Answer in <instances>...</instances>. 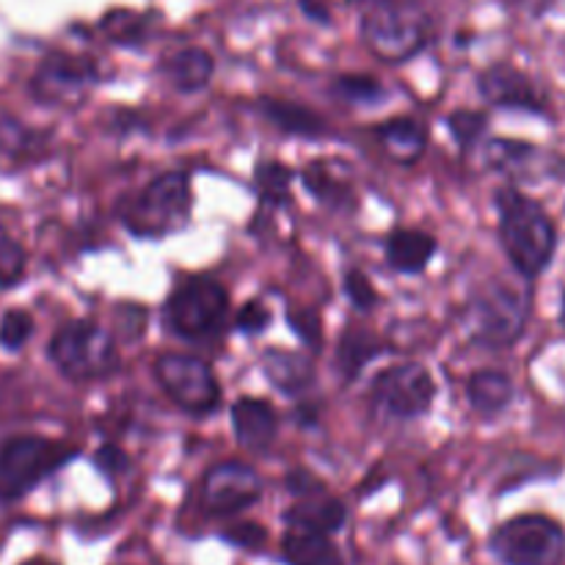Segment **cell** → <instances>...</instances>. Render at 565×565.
Returning a JSON list of instances; mask_svg holds the SVG:
<instances>
[{
    "label": "cell",
    "mask_w": 565,
    "mask_h": 565,
    "mask_svg": "<svg viewBox=\"0 0 565 565\" xmlns=\"http://www.w3.org/2000/svg\"><path fill=\"white\" fill-rule=\"evenodd\" d=\"M259 497H263V478L248 463H215L202 480V505L213 516H235L252 508Z\"/></svg>",
    "instance_id": "cell-11"
},
{
    "label": "cell",
    "mask_w": 565,
    "mask_h": 565,
    "mask_svg": "<svg viewBox=\"0 0 565 565\" xmlns=\"http://www.w3.org/2000/svg\"><path fill=\"white\" fill-rule=\"evenodd\" d=\"M281 555L287 565H345L340 550L329 541V535L309 533V530L290 527L281 544Z\"/></svg>",
    "instance_id": "cell-22"
},
{
    "label": "cell",
    "mask_w": 565,
    "mask_h": 565,
    "mask_svg": "<svg viewBox=\"0 0 565 565\" xmlns=\"http://www.w3.org/2000/svg\"><path fill=\"white\" fill-rule=\"evenodd\" d=\"M154 379L166 395L188 414H210L221 403V384L207 362L188 353H163L154 359Z\"/></svg>",
    "instance_id": "cell-9"
},
{
    "label": "cell",
    "mask_w": 565,
    "mask_h": 565,
    "mask_svg": "<svg viewBox=\"0 0 565 565\" xmlns=\"http://www.w3.org/2000/svg\"><path fill=\"white\" fill-rule=\"evenodd\" d=\"M375 136L384 143L386 152L397 160V163H414L423 158L425 147H428V132L419 121L401 116V119H390L384 125L375 127Z\"/></svg>",
    "instance_id": "cell-20"
},
{
    "label": "cell",
    "mask_w": 565,
    "mask_h": 565,
    "mask_svg": "<svg viewBox=\"0 0 565 565\" xmlns=\"http://www.w3.org/2000/svg\"><path fill=\"white\" fill-rule=\"evenodd\" d=\"M232 430L246 450H268L279 430V417L268 401L243 397L232 406Z\"/></svg>",
    "instance_id": "cell-14"
},
{
    "label": "cell",
    "mask_w": 565,
    "mask_h": 565,
    "mask_svg": "<svg viewBox=\"0 0 565 565\" xmlns=\"http://www.w3.org/2000/svg\"><path fill=\"white\" fill-rule=\"evenodd\" d=\"M345 505L340 500H331V497H307V500H298L290 511L285 513V522L290 527L309 530V533L329 535L345 524Z\"/></svg>",
    "instance_id": "cell-19"
},
{
    "label": "cell",
    "mask_w": 565,
    "mask_h": 565,
    "mask_svg": "<svg viewBox=\"0 0 565 565\" xmlns=\"http://www.w3.org/2000/svg\"><path fill=\"white\" fill-rule=\"evenodd\" d=\"M50 359L70 379H103L119 367L114 337L94 320H72L50 342Z\"/></svg>",
    "instance_id": "cell-6"
},
{
    "label": "cell",
    "mask_w": 565,
    "mask_h": 565,
    "mask_svg": "<svg viewBox=\"0 0 565 565\" xmlns=\"http://www.w3.org/2000/svg\"><path fill=\"white\" fill-rule=\"evenodd\" d=\"M292 171L279 160H265L257 166V188L259 196L270 204H285L287 191H290Z\"/></svg>",
    "instance_id": "cell-24"
},
{
    "label": "cell",
    "mask_w": 565,
    "mask_h": 565,
    "mask_svg": "<svg viewBox=\"0 0 565 565\" xmlns=\"http://www.w3.org/2000/svg\"><path fill=\"white\" fill-rule=\"evenodd\" d=\"M287 323H290V329L296 331V334L301 337V340L307 342L312 351H318V348L323 345V334H320V318L312 312V309H303V312H290L287 315Z\"/></svg>",
    "instance_id": "cell-32"
},
{
    "label": "cell",
    "mask_w": 565,
    "mask_h": 565,
    "mask_svg": "<svg viewBox=\"0 0 565 565\" xmlns=\"http://www.w3.org/2000/svg\"><path fill=\"white\" fill-rule=\"evenodd\" d=\"M25 274V248L11 237H0V287H14Z\"/></svg>",
    "instance_id": "cell-30"
},
{
    "label": "cell",
    "mask_w": 565,
    "mask_h": 565,
    "mask_svg": "<svg viewBox=\"0 0 565 565\" xmlns=\"http://www.w3.org/2000/svg\"><path fill=\"white\" fill-rule=\"evenodd\" d=\"M263 370L270 384L285 395H303L315 384V364L303 353L270 348L263 353Z\"/></svg>",
    "instance_id": "cell-15"
},
{
    "label": "cell",
    "mask_w": 565,
    "mask_h": 565,
    "mask_svg": "<svg viewBox=\"0 0 565 565\" xmlns=\"http://www.w3.org/2000/svg\"><path fill=\"white\" fill-rule=\"evenodd\" d=\"M94 81H97V72L92 61L55 53L39 66L33 77V92L44 103H77Z\"/></svg>",
    "instance_id": "cell-12"
},
{
    "label": "cell",
    "mask_w": 565,
    "mask_h": 565,
    "mask_svg": "<svg viewBox=\"0 0 565 565\" xmlns=\"http://www.w3.org/2000/svg\"><path fill=\"white\" fill-rule=\"evenodd\" d=\"M94 463H97L99 472H105L108 478H116L119 472H125L127 463L130 461H127L125 450H119L116 445H105V447H99L97 456H94Z\"/></svg>",
    "instance_id": "cell-36"
},
{
    "label": "cell",
    "mask_w": 565,
    "mask_h": 565,
    "mask_svg": "<svg viewBox=\"0 0 565 565\" xmlns=\"http://www.w3.org/2000/svg\"><path fill=\"white\" fill-rule=\"evenodd\" d=\"M191 204L193 199L188 174L166 171L125 204L121 221L138 237H166L188 224Z\"/></svg>",
    "instance_id": "cell-3"
},
{
    "label": "cell",
    "mask_w": 565,
    "mask_h": 565,
    "mask_svg": "<svg viewBox=\"0 0 565 565\" xmlns=\"http://www.w3.org/2000/svg\"><path fill=\"white\" fill-rule=\"evenodd\" d=\"M303 180H307L309 191H312L320 202L329 204V207H348V204H351V191H348L345 185H340L334 177H329V171H323L320 166L309 169V174L303 177Z\"/></svg>",
    "instance_id": "cell-26"
},
{
    "label": "cell",
    "mask_w": 565,
    "mask_h": 565,
    "mask_svg": "<svg viewBox=\"0 0 565 565\" xmlns=\"http://www.w3.org/2000/svg\"><path fill=\"white\" fill-rule=\"evenodd\" d=\"M502 3L511 6V9H516V11H524V14L539 17V14H544V11L550 9L555 0H502Z\"/></svg>",
    "instance_id": "cell-38"
},
{
    "label": "cell",
    "mask_w": 565,
    "mask_h": 565,
    "mask_svg": "<svg viewBox=\"0 0 565 565\" xmlns=\"http://www.w3.org/2000/svg\"><path fill=\"white\" fill-rule=\"evenodd\" d=\"M491 552L502 565H557L565 552V533L546 516H516L494 530Z\"/></svg>",
    "instance_id": "cell-8"
},
{
    "label": "cell",
    "mask_w": 565,
    "mask_h": 565,
    "mask_svg": "<svg viewBox=\"0 0 565 565\" xmlns=\"http://www.w3.org/2000/svg\"><path fill=\"white\" fill-rule=\"evenodd\" d=\"M226 312H230V292L224 290V285L199 276L171 292L163 307V323L171 334L196 342L221 331Z\"/></svg>",
    "instance_id": "cell-5"
},
{
    "label": "cell",
    "mask_w": 565,
    "mask_h": 565,
    "mask_svg": "<svg viewBox=\"0 0 565 565\" xmlns=\"http://www.w3.org/2000/svg\"><path fill=\"white\" fill-rule=\"evenodd\" d=\"M301 6H303V11H309L312 17H318L320 22L329 20V14H326V11H320V6L315 3V0H301Z\"/></svg>",
    "instance_id": "cell-39"
},
{
    "label": "cell",
    "mask_w": 565,
    "mask_h": 565,
    "mask_svg": "<svg viewBox=\"0 0 565 565\" xmlns=\"http://www.w3.org/2000/svg\"><path fill=\"white\" fill-rule=\"evenodd\" d=\"M213 55L202 47H185L163 61L166 81L182 94L199 92V88L207 86V83L213 81Z\"/></svg>",
    "instance_id": "cell-17"
},
{
    "label": "cell",
    "mask_w": 565,
    "mask_h": 565,
    "mask_svg": "<svg viewBox=\"0 0 565 565\" xmlns=\"http://www.w3.org/2000/svg\"><path fill=\"white\" fill-rule=\"evenodd\" d=\"M467 397L480 417H497L513 403L511 375L502 370H478L467 381Z\"/></svg>",
    "instance_id": "cell-18"
},
{
    "label": "cell",
    "mask_w": 565,
    "mask_h": 565,
    "mask_svg": "<svg viewBox=\"0 0 565 565\" xmlns=\"http://www.w3.org/2000/svg\"><path fill=\"white\" fill-rule=\"evenodd\" d=\"M345 292L351 298V303L356 309H373L379 296H375L373 285H370L367 276L362 270H348L345 274Z\"/></svg>",
    "instance_id": "cell-33"
},
{
    "label": "cell",
    "mask_w": 565,
    "mask_h": 565,
    "mask_svg": "<svg viewBox=\"0 0 565 565\" xmlns=\"http://www.w3.org/2000/svg\"><path fill=\"white\" fill-rule=\"evenodd\" d=\"M77 450L42 436H14L0 447V500H17L64 467Z\"/></svg>",
    "instance_id": "cell-7"
},
{
    "label": "cell",
    "mask_w": 565,
    "mask_h": 565,
    "mask_svg": "<svg viewBox=\"0 0 565 565\" xmlns=\"http://www.w3.org/2000/svg\"><path fill=\"white\" fill-rule=\"evenodd\" d=\"M224 539L230 541V544L243 546V550H257V546L265 544V530L252 522L232 524V527L224 533Z\"/></svg>",
    "instance_id": "cell-35"
},
{
    "label": "cell",
    "mask_w": 565,
    "mask_h": 565,
    "mask_svg": "<svg viewBox=\"0 0 565 565\" xmlns=\"http://www.w3.org/2000/svg\"><path fill=\"white\" fill-rule=\"evenodd\" d=\"M105 33L119 44H136L143 36V20L130 11H114L103 20Z\"/></svg>",
    "instance_id": "cell-31"
},
{
    "label": "cell",
    "mask_w": 565,
    "mask_h": 565,
    "mask_svg": "<svg viewBox=\"0 0 565 565\" xmlns=\"http://www.w3.org/2000/svg\"><path fill=\"white\" fill-rule=\"evenodd\" d=\"M334 92L348 103H375L384 97V88L370 75H342L337 77Z\"/></svg>",
    "instance_id": "cell-27"
},
{
    "label": "cell",
    "mask_w": 565,
    "mask_h": 565,
    "mask_svg": "<svg viewBox=\"0 0 565 565\" xmlns=\"http://www.w3.org/2000/svg\"><path fill=\"white\" fill-rule=\"evenodd\" d=\"M533 154V147L522 141H505V138H497V141H489L483 149L486 166L497 171H513L516 166H522L524 160Z\"/></svg>",
    "instance_id": "cell-25"
},
{
    "label": "cell",
    "mask_w": 565,
    "mask_h": 565,
    "mask_svg": "<svg viewBox=\"0 0 565 565\" xmlns=\"http://www.w3.org/2000/svg\"><path fill=\"white\" fill-rule=\"evenodd\" d=\"M486 125H489V121H486V116L480 114V110H456V114L447 119V127H450L452 138H456L461 149L472 147V143L483 136Z\"/></svg>",
    "instance_id": "cell-29"
},
{
    "label": "cell",
    "mask_w": 565,
    "mask_h": 565,
    "mask_svg": "<svg viewBox=\"0 0 565 565\" xmlns=\"http://www.w3.org/2000/svg\"><path fill=\"white\" fill-rule=\"evenodd\" d=\"M500 241L508 259L524 279H535L550 268L557 248V230L546 210L516 188L497 193Z\"/></svg>",
    "instance_id": "cell-1"
},
{
    "label": "cell",
    "mask_w": 565,
    "mask_h": 565,
    "mask_svg": "<svg viewBox=\"0 0 565 565\" xmlns=\"http://www.w3.org/2000/svg\"><path fill=\"white\" fill-rule=\"evenodd\" d=\"M434 22L412 0H381L364 9L362 36L381 61L401 64L430 42Z\"/></svg>",
    "instance_id": "cell-2"
},
{
    "label": "cell",
    "mask_w": 565,
    "mask_h": 565,
    "mask_svg": "<svg viewBox=\"0 0 565 565\" xmlns=\"http://www.w3.org/2000/svg\"><path fill=\"white\" fill-rule=\"evenodd\" d=\"M33 334V320L31 315L22 312V309H11L0 320V345L6 351H20L28 342V337Z\"/></svg>",
    "instance_id": "cell-28"
},
{
    "label": "cell",
    "mask_w": 565,
    "mask_h": 565,
    "mask_svg": "<svg viewBox=\"0 0 565 565\" xmlns=\"http://www.w3.org/2000/svg\"><path fill=\"white\" fill-rule=\"evenodd\" d=\"M436 254V241L428 232L397 230L386 241V263L397 274H419Z\"/></svg>",
    "instance_id": "cell-16"
},
{
    "label": "cell",
    "mask_w": 565,
    "mask_h": 565,
    "mask_svg": "<svg viewBox=\"0 0 565 565\" xmlns=\"http://www.w3.org/2000/svg\"><path fill=\"white\" fill-rule=\"evenodd\" d=\"M259 110L265 114V119L270 125L279 127L287 136H301V138H323L329 136V125H326L323 116H318L315 110L301 108L296 103H281V99H263Z\"/></svg>",
    "instance_id": "cell-21"
},
{
    "label": "cell",
    "mask_w": 565,
    "mask_h": 565,
    "mask_svg": "<svg viewBox=\"0 0 565 565\" xmlns=\"http://www.w3.org/2000/svg\"><path fill=\"white\" fill-rule=\"evenodd\" d=\"M379 353L381 342L375 340L370 331L359 329V326H348L340 337V345H337V367H340L342 379H359V373H362Z\"/></svg>",
    "instance_id": "cell-23"
},
{
    "label": "cell",
    "mask_w": 565,
    "mask_h": 565,
    "mask_svg": "<svg viewBox=\"0 0 565 565\" xmlns=\"http://www.w3.org/2000/svg\"><path fill=\"white\" fill-rule=\"evenodd\" d=\"M285 483H287V491H290V494H296L298 500H307V497H315L323 491L320 480L312 478L307 469H292V472L287 475Z\"/></svg>",
    "instance_id": "cell-37"
},
{
    "label": "cell",
    "mask_w": 565,
    "mask_h": 565,
    "mask_svg": "<svg viewBox=\"0 0 565 565\" xmlns=\"http://www.w3.org/2000/svg\"><path fill=\"white\" fill-rule=\"evenodd\" d=\"M478 88L483 99L497 108H519L530 114H544L546 103L535 83L522 70L511 64H494L478 77Z\"/></svg>",
    "instance_id": "cell-13"
},
{
    "label": "cell",
    "mask_w": 565,
    "mask_h": 565,
    "mask_svg": "<svg viewBox=\"0 0 565 565\" xmlns=\"http://www.w3.org/2000/svg\"><path fill=\"white\" fill-rule=\"evenodd\" d=\"M561 323H563V329H565V292H563V307H561Z\"/></svg>",
    "instance_id": "cell-41"
},
{
    "label": "cell",
    "mask_w": 565,
    "mask_h": 565,
    "mask_svg": "<svg viewBox=\"0 0 565 565\" xmlns=\"http://www.w3.org/2000/svg\"><path fill=\"white\" fill-rule=\"evenodd\" d=\"M436 384L423 364H397L375 375L370 401L386 417L414 419L434 403Z\"/></svg>",
    "instance_id": "cell-10"
},
{
    "label": "cell",
    "mask_w": 565,
    "mask_h": 565,
    "mask_svg": "<svg viewBox=\"0 0 565 565\" xmlns=\"http://www.w3.org/2000/svg\"><path fill=\"white\" fill-rule=\"evenodd\" d=\"M270 326V309L263 301H248L237 315V331L243 334H263Z\"/></svg>",
    "instance_id": "cell-34"
},
{
    "label": "cell",
    "mask_w": 565,
    "mask_h": 565,
    "mask_svg": "<svg viewBox=\"0 0 565 565\" xmlns=\"http://www.w3.org/2000/svg\"><path fill=\"white\" fill-rule=\"evenodd\" d=\"M351 3H356V6H364V9H370V6L381 3V0H351Z\"/></svg>",
    "instance_id": "cell-40"
},
{
    "label": "cell",
    "mask_w": 565,
    "mask_h": 565,
    "mask_svg": "<svg viewBox=\"0 0 565 565\" xmlns=\"http://www.w3.org/2000/svg\"><path fill=\"white\" fill-rule=\"evenodd\" d=\"M527 296L508 281L480 287L467 309V329L475 342L489 348H508L527 326Z\"/></svg>",
    "instance_id": "cell-4"
}]
</instances>
